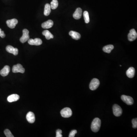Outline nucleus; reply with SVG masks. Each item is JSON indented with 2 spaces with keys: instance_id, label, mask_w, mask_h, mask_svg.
Wrapping results in <instances>:
<instances>
[{
  "instance_id": "obj_1",
  "label": "nucleus",
  "mask_w": 137,
  "mask_h": 137,
  "mask_svg": "<svg viewBox=\"0 0 137 137\" xmlns=\"http://www.w3.org/2000/svg\"><path fill=\"white\" fill-rule=\"evenodd\" d=\"M101 126V120L98 118H96L92 121L91 124V130L95 133L99 131Z\"/></svg>"
},
{
  "instance_id": "obj_2",
  "label": "nucleus",
  "mask_w": 137,
  "mask_h": 137,
  "mask_svg": "<svg viewBox=\"0 0 137 137\" xmlns=\"http://www.w3.org/2000/svg\"><path fill=\"white\" fill-rule=\"evenodd\" d=\"M61 114L64 118H69L72 116V112L71 109L68 107H66L61 111Z\"/></svg>"
},
{
  "instance_id": "obj_3",
  "label": "nucleus",
  "mask_w": 137,
  "mask_h": 137,
  "mask_svg": "<svg viewBox=\"0 0 137 137\" xmlns=\"http://www.w3.org/2000/svg\"><path fill=\"white\" fill-rule=\"evenodd\" d=\"M100 85V82L98 79H93L89 84V89L91 90H96Z\"/></svg>"
},
{
  "instance_id": "obj_4",
  "label": "nucleus",
  "mask_w": 137,
  "mask_h": 137,
  "mask_svg": "<svg viewBox=\"0 0 137 137\" xmlns=\"http://www.w3.org/2000/svg\"><path fill=\"white\" fill-rule=\"evenodd\" d=\"M29 31L27 29H24L23 31V35L20 38V41L22 43H24L29 39Z\"/></svg>"
},
{
  "instance_id": "obj_5",
  "label": "nucleus",
  "mask_w": 137,
  "mask_h": 137,
  "mask_svg": "<svg viewBox=\"0 0 137 137\" xmlns=\"http://www.w3.org/2000/svg\"><path fill=\"white\" fill-rule=\"evenodd\" d=\"M113 114L116 116H119L122 114V109L117 104H114L113 107Z\"/></svg>"
},
{
  "instance_id": "obj_6",
  "label": "nucleus",
  "mask_w": 137,
  "mask_h": 137,
  "mask_svg": "<svg viewBox=\"0 0 137 137\" xmlns=\"http://www.w3.org/2000/svg\"><path fill=\"white\" fill-rule=\"evenodd\" d=\"M121 99L128 105H132L133 104V99L131 97L123 95L121 96Z\"/></svg>"
},
{
  "instance_id": "obj_7",
  "label": "nucleus",
  "mask_w": 137,
  "mask_h": 137,
  "mask_svg": "<svg viewBox=\"0 0 137 137\" xmlns=\"http://www.w3.org/2000/svg\"><path fill=\"white\" fill-rule=\"evenodd\" d=\"M12 72L14 73H24L25 72V69L23 68V66L21 64H18L16 65L13 66L12 68Z\"/></svg>"
},
{
  "instance_id": "obj_8",
  "label": "nucleus",
  "mask_w": 137,
  "mask_h": 137,
  "mask_svg": "<svg viewBox=\"0 0 137 137\" xmlns=\"http://www.w3.org/2000/svg\"><path fill=\"white\" fill-rule=\"evenodd\" d=\"M29 44L32 45H40L42 43V41L39 38H35L34 39H29L28 40Z\"/></svg>"
},
{
  "instance_id": "obj_9",
  "label": "nucleus",
  "mask_w": 137,
  "mask_h": 137,
  "mask_svg": "<svg viewBox=\"0 0 137 137\" xmlns=\"http://www.w3.org/2000/svg\"><path fill=\"white\" fill-rule=\"evenodd\" d=\"M137 33L134 29H132L128 34V39L130 41H133L137 39Z\"/></svg>"
},
{
  "instance_id": "obj_10",
  "label": "nucleus",
  "mask_w": 137,
  "mask_h": 137,
  "mask_svg": "<svg viewBox=\"0 0 137 137\" xmlns=\"http://www.w3.org/2000/svg\"><path fill=\"white\" fill-rule=\"evenodd\" d=\"M18 23V21L16 19H13L7 21L6 23L7 26L9 28L14 29L15 27L16 24Z\"/></svg>"
},
{
  "instance_id": "obj_11",
  "label": "nucleus",
  "mask_w": 137,
  "mask_h": 137,
  "mask_svg": "<svg viewBox=\"0 0 137 137\" xmlns=\"http://www.w3.org/2000/svg\"><path fill=\"white\" fill-rule=\"evenodd\" d=\"M6 50L8 52L12 53L15 56H16L18 54V48H14L11 45H8L7 46Z\"/></svg>"
},
{
  "instance_id": "obj_12",
  "label": "nucleus",
  "mask_w": 137,
  "mask_h": 137,
  "mask_svg": "<svg viewBox=\"0 0 137 137\" xmlns=\"http://www.w3.org/2000/svg\"><path fill=\"white\" fill-rule=\"evenodd\" d=\"M26 119L29 123H33L35 121V116L33 112H29L26 115Z\"/></svg>"
},
{
  "instance_id": "obj_13",
  "label": "nucleus",
  "mask_w": 137,
  "mask_h": 137,
  "mask_svg": "<svg viewBox=\"0 0 137 137\" xmlns=\"http://www.w3.org/2000/svg\"><path fill=\"white\" fill-rule=\"evenodd\" d=\"M82 10L80 8H78L73 14L74 18L76 20H79L81 18L82 15Z\"/></svg>"
},
{
  "instance_id": "obj_14",
  "label": "nucleus",
  "mask_w": 137,
  "mask_h": 137,
  "mask_svg": "<svg viewBox=\"0 0 137 137\" xmlns=\"http://www.w3.org/2000/svg\"><path fill=\"white\" fill-rule=\"evenodd\" d=\"M10 72V68L9 66L6 65L0 71V74L3 77H6L8 75Z\"/></svg>"
},
{
  "instance_id": "obj_15",
  "label": "nucleus",
  "mask_w": 137,
  "mask_h": 137,
  "mask_svg": "<svg viewBox=\"0 0 137 137\" xmlns=\"http://www.w3.org/2000/svg\"><path fill=\"white\" fill-rule=\"evenodd\" d=\"M53 25V22L52 20H48L41 24V27L43 29H49L51 28Z\"/></svg>"
},
{
  "instance_id": "obj_16",
  "label": "nucleus",
  "mask_w": 137,
  "mask_h": 137,
  "mask_svg": "<svg viewBox=\"0 0 137 137\" xmlns=\"http://www.w3.org/2000/svg\"><path fill=\"white\" fill-rule=\"evenodd\" d=\"M20 96L17 94H13L8 96L7 97V101L10 103L15 102L19 100Z\"/></svg>"
},
{
  "instance_id": "obj_17",
  "label": "nucleus",
  "mask_w": 137,
  "mask_h": 137,
  "mask_svg": "<svg viewBox=\"0 0 137 137\" xmlns=\"http://www.w3.org/2000/svg\"><path fill=\"white\" fill-rule=\"evenodd\" d=\"M135 73V70L134 68L130 67L126 71V74L128 77L130 78H133L134 77Z\"/></svg>"
},
{
  "instance_id": "obj_18",
  "label": "nucleus",
  "mask_w": 137,
  "mask_h": 137,
  "mask_svg": "<svg viewBox=\"0 0 137 137\" xmlns=\"http://www.w3.org/2000/svg\"><path fill=\"white\" fill-rule=\"evenodd\" d=\"M69 35L71 36L72 39L75 40H79L81 37V35L79 33L74 31H70L69 33Z\"/></svg>"
},
{
  "instance_id": "obj_19",
  "label": "nucleus",
  "mask_w": 137,
  "mask_h": 137,
  "mask_svg": "<svg viewBox=\"0 0 137 137\" xmlns=\"http://www.w3.org/2000/svg\"><path fill=\"white\" fill-rule=\"evenodd\" d=\"M42 34L45 36V38L47 40H50V39H53L54 37L53 35L48 30H45L42 32Z\"/></svg>"
},
{
  "instance_id": "obj_20",
  "label": "nucleus",
  "mask_w": 137,
  "mask_h": 137,
  "mask_svg": "<svg viewBox=\"0 0 137 137\" xmlns=\"http://www.w3.org/2000/svg\"><path fill=\"white\" fill-rule=\"evenodd\" d=\"M114 48V45H109L105 46L103 48V51L104 52L110 53Z\"/></svg>"
},
{
  "instance_id": "obj_21",
  "label": "nucleus",
  "mask_w": 137,
  "mask_h": 137,
  "mask_svg": "<svg viewBox=\"0 0 137 137\" xmlns=\"http://www.w3.org/2000/svg\"><path fill=\"white\" fill-rule=\"evenodd\" d=\"M51 8L50 4H45L44 12V14L45 16H48L50 14L51 12Z\"/></svg>"
},
{
  "instance_id": "obj_22",
  "label": "nucleus",
  "mask_w": 137,
  "mask_h": 137,
  "mask_svg": "<svg viewBox=\"0 0 137 137\" xmlns=\"http://www.w3.org/2000/svg\"><path fill=\"white\" fill-rule=\"evenodd\" d=\"M51 8L53 10H55L57 8L58 6V0H52L50 3Z\"/></svg>"
},
{
  "instance_id": "obj_23",
  "label": "nucleus",
  "mask_w": 137,
  "mask_h": 137,
  "mask_svg": "<svg viewBox=\"0 0 137 137\" xmlns=\"http://www.w3.org/2000/svg\"><path fill=\"white\" fill-rule=\"evenodd\" d=\"M83 15L85 23H89V12L87 11H85L83 13Z\"/></svg>"
},
{
  "instance_id": "obj_24",
  "label": "nucleus",
  "mask_w": 137,
  "mask_h": 137,
  "mask_svg": "<svg viewBox=\"0 0 137 137\" xmlns=\"http://www.w3.org/2000/svg\"><path fill=\"white\" fill-rule=\"evenodd\" d=\"M5 134L7 137H14V136L12 134L10 131L8 129H6L4 131Z\"/></svg>"
},
{
  "instance_id": "obj_25",
  "label": "nucleus",
  "mask_w": 137,
  "mask_h": 137,
  "mask_svg": "<svg viewBox=\"0 0 137 137\" xmlns=\"http://www.w3.org/2000/svg\"><path fill=\"white\" fill-rule=\"evenodd\" d=\"M132 123L133 124V128H137V118L133 119L132 120Z\"/></svg>"
},
{
  "instance_id": "obj_26",
  "label": "nucleus",
  "mask_w": 137,
  "mask_h": 137,
  "mask_svg": "<svg viewBox=\"0 0 137 137\" xmlns=\"http://www.w3.org/2000/svg\"><path fill=\"white\" fill-rule=\"evenodd\" d=\"M62 131L60 129H58L56 131V137H62Z\"/></svg>"
},
{
  "instance_id": "obj_27",
  "label": "nucleus",
  "mask_w": 137,
  "mask_h": 137,
  "mask_svg": "<svg viewBox=\"0 0 137 137\" xmlns=\"http://www.w3.org/2000/svg\"><path fill=\"white\" fill-rule=\"evenodd\" d=\"M77 133V131L76 130H73L71 131L68 137H75V134Z\"/></svg>"
},
{
  "instance_id": "obj_28",
  "label": "nucleus",
  "mask_w": 137,
  "mask_h": 137,
  "mask_svg": "<svg viewBox=\"0 0 137 137\" xmlns=\"http://www.w3.org/2000/svg\"><path fill=\"white\" fill-rule=\"evenodd\" d=\"M6 36V34H5L4 31H2L0 28V37H1V38H4Z\"/></svg>"
}]
</instances>
